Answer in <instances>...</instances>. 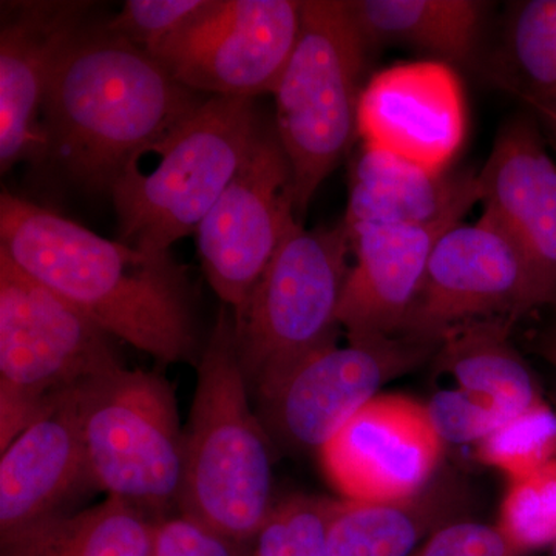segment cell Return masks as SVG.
I'll list each match as a JSON object with an SVG mask.
<instances>
[{
	"label": "cell",
	"instance_id": "f546056e",
	"mask_svg": "<svg viewBox=\"0 0 556 556\" xmlns=\"http://www.w3.org/2000/svg\"><path fill=\"white\" fill-rule=\"evenodd\" d=\"M413 556H527L508 543L497 527L460 519L442 527Z\"/></svg>",
	"mask_w": 556,
	"mask_h": 556
},
{
	"label": "cell",
	"instance_id": "d4e9b609",
	"mask_svg": "<svg viewBox=\"0 0 556 556\" xmlns=\"http://www.w3.org/2000/svg\"><path fill=\"white\" fill-rule=\"evenodd\" d=\"M155 533L141 508L109 496L73 517L72 556H153Z\"/></svg>",
	"mask_w": 556,
	"mask_h": 556
},
{
	"label": "cell",
	"instance_id": "52a82bcc",
	"mask_svg": "<svg viewBox=\"0 0 556 556\" xmlns=\"http://www.w3.org/2000/svg\"><path fill=\"white\" fill-rule=\"evenodd\" d=\"M109 338L0 254V450L58 399L124 367Z\"/></svg>",
	"mask_w": 556,
	"mask_h": 556
},
{
	"label": "cell",
	"instance_id": "8fae6325",
	"mask_svg": "<svg viewBox=\"0 0 556 556\" xmlns=\"http://www.w3.org/2000/svg\"><path fill=\"white\" fill-rule=\"evenodd\" d=\"M437 351L402 338L325 348L258 402L260 420L283 447L318 453L380 388L426 364Z\"/></svg>",
	"mask_w": 556,
	"mask_h": 556
},
{
	"label": "cell",
	"instance_id": "277c9868",
	"mask_svg": "<svg viewBox=\"0 0 556 556\" xmlns=\"http://www.w3.org/2000/svg\"><path fill=\"white\" fill-rule=\"evenodd\" d=\"M263 121L254 100L211 97L149 150L155 169L130 163L110 190L121 243L169 252L197 229L254 148Z\"/></svg>",
	"mask_w": 556,
	"mask_h": 556
},
{
	"label": "cell",
	"instance_id": "4dcf8cb0",
	"mask_svg": "<svg viewBox=\"0 0 556 556\" xmlns=\"http://www.w3.org/2000/svg\"><path fill=\"white\" fill-rule=\"evenodd\" d=\"M153 556H233L232 543L188 517L156 525Z\"/></svg>",
	"mask_w": 556,
	"mask_h": 556
},
{
	"label": "cell",
	"instance_id": "6da1fadb",
	"mask_svg": "<svg viewBox=\"0 0 556 556\" xmlns=\"http://www.w3.org/2000/svg\"><path fill=\"white\" fill-rule=\"evenodd\" d=\"M0 254L109 336L161 364L195 357L192 289L170 252L102 239L51 208L3 192Z\"/></svg>",
	"mask_w": 556,
	"mask_h": 556
},
{
	"label": "cell",
	"instance_id": "e0dca14e",
	"mask_svg": "<svg viewBox=\"0 0 556 556\" xmlns=\"http://www.w3.org/2000/svg\"><path fill=\"white\" fill-rule=\"evenodd\" d=\"M459 223L345 226L354 265L348 273L338 320L350 342L402 338L433 249Z\"/></svg>",
	"mask_w": 556,
	"mask_h": 556
},
{
	"label": "cell",
	"instance_id": "836d02e7",
	"mask_svg": "<svg viewBox=\"0 0 556 556\" xmlns=\"http://www.w3.org/2000/svg\"><path fill=\"white\" fill-rule=\"evenodd\" d=\"M535 112L538 118L543 121L544 126L548 131V137H551L552 144L556 149V110L548 109H532Z\"/></svg>",
	"mask_w": 556,
	"mask_h": 556
},
{
	"label": "cell",
	"instance_id": "44dd1931",
	"mask_svg": "<svg viewBox=\"0 0 556 556\" xmlns=\"http://www.w3.org/2000/svg\"><path fill=\"white\" fill-rule=\"evenodd\" d=\"M369 46H404L448 65L477 58L489 3L477 0H350Z\"/></svg>",
	"mask_w": 556,
	"mask_h": 556
},
{
	"label": "cell",
	"instance_id": "d6986e66",
	"mask_svg": "<svg viewBox=\"0 0 556 556\" xmlns=\"http://www.w3.org/2000/svg\"><path fill=\"white\" fill-rule=\"evenodd\" d=\"M481 201L478 172H433L390 153L362 148L350 172L343 223L431 226L463 222Z\"/></svg>",
	"mask_w": 556,
	"mask_h": 556
},
{
	"label": "cell",
	"instance_id": "83f0119b",
	"mask_svg": "<svg viewBox=\"0 0 556 556\" xmlns=\"http://www.w3.org/2000/svg\"><path fill=\"white\" fill-rule=\"evenodd\" d=\"M428 417L442 442H479L506 422L504 416L485 399L460 388H442L426 404Z\"/></svg>",
	"mask_w": 556,
	"mask_h": 556
},
{
	"label": "cell",
	"instance_id": "484cf974",
	"mask_svg": "<svg viewBox=\"0 0 556 556\" xmlns=\"http://www.w3.org/2000/svg\"><path fill=\"white\" fill-rule=\"evenodd\" d=\"M496 527L522 554L555 546L556 459L532 477L510 482Z\"/></svg>",
	"mask_w": 556,
	"mask_h": 556
},
{
	"label": "cell",
	"instance_id": "7402d4cb",
	"mask_svg": "<svg viewBox=\"0 0 556 556\" xmlns=\"http://www.w3.org/2000/svg\"><path fill=\"white\" fill-rule=\"evenodd\" d=\"M515 321L492 318L450 332L433 356L434 367L456 388L493 405L508 420L544 401L535 375L511 343Z\"/></svg>",
	"mask_w": 556,
	"mask_h": 556
},
{
	"label": "cell",
	"instance_id": "4316f807",
	"mask_svg": "<svg viewBox=\"0 0 556 556\" xmlns=\"http://www.w3.org/2000/svg\"><path fill=\"white\" fill-rule=\"evenodd\" d=\"M340 501L298 496L270 510L257 556H329V530Z\"/></svg>",
	"mask_w": 556,
	"mask_h": 556
},
{
	"label": "cell",
	"instance_id": "8992f818",
	"mask_svg": "<svg viewBox=\"0 0 556 556\" xmlns=\"http://www.w3.org/2000/svg\"><path fill=\"white\" fill-rule=\"evenodd\" d=\"M350 254L343 222L316 229L298 223L241 308L232 311L241 369L257 404L303 362L338 345V313Z\"/></svg>",
	"mask_w": 556,
	"mask_h": 556
},
{
	"label": "cell",
	"instance_id": "2e32d148",
	"mask_svg": "<svg viewBox=\"0 0 556 556\" xmlns=\"http://www.w3.org/2000/svg\"><path fill=\"white\" fill-rule=\"evenodd\" d=\"M89 2H3L0 27V170L43 159L42 104L62 50L86 27Z\"/></svg>",
	"mask_w": 556,
	"mask_h": 556
},
{
	"label": "cell",
	"instance_id": "1f68e13d",
	"mask_svg": "<svg viewBox=\"0 0 556 556\" xmlns=\"http://www.w3.org/2000/svg\"><path fill=\"white\" fill-rule=\"evenodd\" d=\"M73 517H58L2 544L0 556H72Z\"/></svg>",
	"mask_w": 556,
	"mask_h": 556
},
{
	"label": "cell",
	"instance_id": "ffe728a7",
	"mask_svg": "<svg viewBox=\"0 0 556 556\" xmlns=\"http://www.w3.org/2000/svg\"><path fill=\"white\" fill-rule=\"evenodd\" d=\"M470 504L466 481L441 470L407 500H340L329 530V556H413L442 527L467 519Z\"/></svg>",
	"mask_w": 556,
	"mask_h": 556
},
{
	"label": "cell",
	"instance_id": "4fadbf2b",
	"mask_svg": "<svg viewBox=\"0 0 556 556\" xmlns=\"http://www.w3.org/2000/svg\"><path fill=\"white\" fill-rule=\"evenodd\" d=\"M444 442L426 404L378 394L318 452L332 489L351 503L407 500L438 473Z\"/></svg>",
	"mask_w": 556,
	"mask_h": 556
},
{
	"label": "cell",
	"instance_id": "30bf717a",
	"mask_svg": "<svg viewBox=\"0 0 556 556\" xmlns=\"http://www.w3.org/2000/svg\"><path fill=\"white\" fill-rule=\"evenodd\" d=\"M292 172L274 124L197 229L201 265L226 306L241 308L289 230L298 225Z\"/></svg>",
	"mask_w": 556,
	"mask_h": 556
},
{
	"label": "cell",
	"instance_id": "603a6c76",
	"mask_svg": "<svg viewBox=\"0 0 556 556\" xmlns=\"http://www.w3.org/2000/svg\"><path fill=\"white\" fill-rule=\"evenodd\" d=\"M497 78L530 109L556 110V0L511 7Z\"/></svg>",
	"mask_w": 556,
	"mask_h": 556
},
{
	"label": "cell",
	"instance_id": "5bb4252c",
	"mask_svg": "<svg viewBox=\"0 0 556 556\" xmlns=\"http://www.w3.org/2000/svg\"><path fill=\"white\" fill-rule=\"evenodd\" d=\"M478 179L482 217L518 249L535 313L556 316V164L533 116L504 124Z\"/></svg>",
	"mask_w": 556,
	"mask_h": 556
},
{
	"label": "cell",
	"instance_id": "ac0fdd59",
	"mask_svg": "<svg viewBox=\"0 0 556 556\" xmlns=\"http://www.w3.org/2000/svg\"><path fill=\"white\" fill-rule=\"evenodd\" d=\"M80 390L70 391L2 450L0 460V538L2 544L61 517L58 508L89 478Z\"/></svg>",
	"mask_w": 556,
	"mask_h": 556
},
{
	"label": "cell",
	"instance_id": "d590c367",
	"mask_svg": "<svg viewBox=\"0 0 556 556\" xmlns=\"http://www.w3.org/2000/svg\"><path fill=\"white\" fill-rule=\"evenodd\" d=\"M546 556H556V544L554 547L548 548Z\"/></svg>",
	"mask_w": 556,
	"mask_h": 556
},
{
	"label": "cell",
	"instance_id": "7c38bea8",
	"mask_svg": "<svg viewBox=\"0 0 556 556\" xmlns=\"http://www.w3.org/2000/svg\"><path fill=\"white\" fill-rule=\"evenodd\" d=\"M535 313L525 262L490 219L453 226L428 263L426 281L402 339L438 350L450 332L477 321Z\"/></svg>",
	"mask_w": 556,
	"mask_h": 556
},
{
	"label": "cell",
	"instance_id": "f1b7e54d",
	"mask_svg": "<svg viewBox=\"0 0 556 556\" xmlns=\"http://www.w3.org/2000/svg\"><path fill=\"white\" fill-rule=\"evenodd\" d=\"M207 0H127L109 27L150 53L175 35Z\"/></svg>",
	"mask_w": 556,
	"mask_h": 556
},
{
	"label": "cell",
	"instance_id": "9a60e30c",
	"mask_svg": "<svg viewBox=\"0 0 556 556\" xmlns=\"http://www.w3.org/2000/svg\"><path fill=\"white\" fill-rule=\"evenodd\" d=\"M357 135L364 149L424 169L448 170L467 135L459 76L452 65L434 60L380 70L362 90Z\"/></svg>",
	"mask_w": 556,
	"mask_h": 556
},
{
	"label": "cell",
	"instance_id": "5b68a950",
	"mask_svg": "<svg viewBox=\"0 0 556 556\" xmlns=\"http://www.w3.org/2000/svg\"><path fill=\"white\" fill-rule=\"evenodd\" d=\"M371 49L345 0L302 2L298 43L273 97L276 131L303 223L325 178L350 152Z\"/></svg>",
	"mask_w": 556,
	"mask_h": 556
},
{
	"label": "cell",
	"instance_id": "ba28073f",
	"mask_svg": "<svg viewBox=\"0 0 556 556\" xmlns=\"http://www.w3.org/2000/svg\"><path fill=\"white\" fill-rule=\"evenodd\" d=\"M87 475L109 496L160 510L181 495L185 431L159 371L121 367L80 390Z\"/></svg>",
	"mask_w": 556,
	"mask_h": 556
},
{
	"label": "cell",
	"instance_id": "3957f363",
	"mask_svg": "<svg viewBox=\"0 0 556 556\" xmlns=\"http://www.w3.org/2000/svg\"><path fill=\"white\" fill-rule=\"evenodd\" d=\"M269 434L251 407V393L226 305L199 362L185 431V517L230 543L257 536L270 510Z\"/></svg>",
	"mask_w": 556,
	"mask_h": 556
},
{
	"label": "cell",
	"instance_id": "9c48e42d",
	"mask_svg": "<svg viewBox=\"0 0 556 556\" xmlns=\"http://www.w3.org/2000/svg\"><path fill=\"white\" fill-rule=\"evenodd\" d=\"M298 0H207L150 51L175 79L201 94H273L298 43Z\"/></svg>",
	"mask_w": 556,
	"mask_h": 556
},
{
	"label": "cell",
	"instance_id": "7a4b0ae2",
	"mask_svg": "<svg viewBox=\"0 0 556 556\" xmlns=\"http://www.w3.org/2000/svg\"><path fill=\"white\" fill-rule=\"evenodd\" d=\"M206 100L109 24L86 25L51 70L42 161L80 188L110 192L131 161Z\"/></svg>",
	"mask_w": 556,
	"mask_h": 556
},
{
	"label": "cell",
	"instance_id": "d6a6232c",
	"mask_svg": "<svg viewBox=\"0 0 556 556\" xmlns=\"http://www.w3.org/2000/svg\"><path fill=\"white\" fill-rule=\"evenodd\" d=\"M529 345L538 357L543 358L548 367L554 369L556 378V316H552L546 327L532 336Z\"/></svg>",
	"mask_w": 556,
	"mask_h": 556
},
{
	"label": "cell",
	"instance_id": "e575fe53",
	"mask_svg": "<svg viewBox=\"0 0 556 556\" xmlns=\"http://www.w3.org/2000/svg\"><path fill=\"white\" fill-rule=\"evenodd\" d=\"M551 402H552V407H554L555 412H556V380H555L554 387H552Z\"/></svg>",
	"mask_w": 556,
	"mask_h": 556
},
{
	"label": "cell",
	"instance_id": "cb8c5ba5",
	"mask_svg": "<svg viewBox=\"0 0 556 556\" xmlns=\"http://www.w3.org/2000/svg\"><path fill=\"white\" fill-rule=\"evenodd\" d=\"M479 463L521 481L556 459V412L546 399L510 417L477 444Z\"/></svg>",
	"mask_w": 556,
	"mask_h": 556
}]
</instances>
